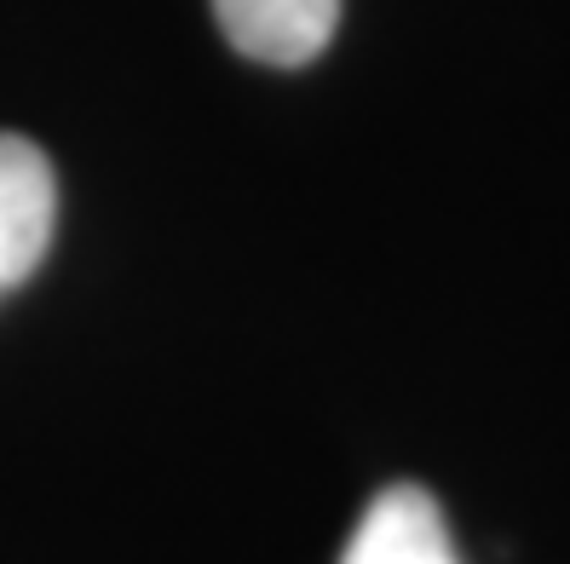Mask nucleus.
Wrapping results in <instances>:
<instances>
[{
	"mask_svg": "<svg viewBox=\"0 0 570 564\" xmlns=\"http://www.w3.org/2000/svg\"><path fill=\"white\" fill-rule=\"evenodd\" d=\"M52 219H58V185L47 156L18 132H0V300L18 283H29V271L47 259Z\"/></svg>",
	"mask_w": 570,
	"mask_h": 564,
	"instance_id": "obj_1",
	"label": "nucleus"
},
{
	"mask_svg": "<svg viewBox=\"0 0 570 564\" xmlns=\"http://www.w3.org/2000/svg\"><path fill=\"white\" fill-rule=\"evenodd\" d=\"M214 18L243 58L299 70L334 41L341 0H214Z\"/></svg>",
	"mask_w": 570,
	"mask_h": 564,
	"instance_id": "obj_2",
	"label": "nucleus"
},
{
	"mask_svg": "<svg viewBox=\"0 0 570 564\" xmlns=\"http://www.w3.org/2000/svg\"><path fill=\"white\" fill-rule=\"evenodd\" d=\"M341 564H461L450 524L421 484H392L363 507Z\"/></svg>",
	"mask_w": 570,
	"mask_h": 564,
	"instance_id": "obj_3",
	"label": "nucleus"
}]
</instances>
